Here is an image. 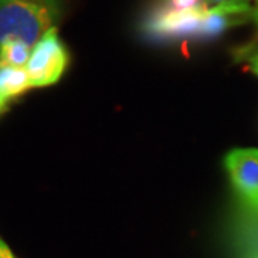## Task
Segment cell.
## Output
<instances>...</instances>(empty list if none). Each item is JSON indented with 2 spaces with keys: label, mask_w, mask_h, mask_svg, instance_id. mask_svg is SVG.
<instances>
[{
  "label": "cell",
  "mask_w": 258,
  "mask_h": 258,
  "mask_svg": "<svg viewBox=\"0 0 258 258\" xmlns=\"http://www.w3.org/2000/svg\"><path fill=\"white\" fill-rule=\"evenodd\" d=\"M29 75L25 68H0V95L12 99L30 89Z\"/></svg>",
  "instance_id": "8992f818"
},
{
  "label": "cell",
  "mask_w": 258,
  "mask_h": 258,
  "mask_svg": "<svg viewBox=\"0 0 258 258\" xmlns=\"http://www.w3.org/2000/svg\"><path fill=\"white\" fill-rule=\"evenodd\" d=\"M57 6L33 5L20 0H0V46L22 42L30 49L53 26Z\"/></svg>",
  "instance_id": "6da1fadb"
},
{
  "label": "cell",
  "mask_w": 258,
  "mask_h": 258,
  "mask_svg": "<svg viewBox=\"0 0 258 258\" xmlns=\"http://www.w3.org/2000/svg\"><path fill=\"white\" fill-rule=\"evenodd\" d=\"M26 3H33V5H43V6H57L56 0H20Z\"/></svg>",
  "instance_id": "30bf717a"
},
{
  "label": "cell",
  "mask_w": 258,
  "mask_h": 258,
  "mask_svg": "<svg viewBox=\"0 0 258 258\" xmlns=\"http://www.w3.org/2000/svg\"><path fill=\"white\" fill-rule=\"evenodd\" d=\"M0 258H16L9 249V247L2 240H0Z\"/></svg>",
  "instance_id": "9c48e42d"
},
{
  "label": "cell",
  "mask_w": 258,
  "mask_h": 258,
  "mask_svg": "<svg viewBox=\"0 0 258 258\" xmlns=\"http://www.w3.org/2000/svg\"><path fill=\"white\" fill-rule=\"evenodd\" d=\"M69 62V53L57 36L56 28L47 30L32 49L26 72L32 88H43L56 83Z\"/></svg>",
  "instance_id": "3957f363"
},
{
  "label": "cell",
  "mask_w": 258,
  "mask_h": 258,
  "mask_svg": "<svg viewBox=\"0 0 258 258\" xmlns=\"http://www.w3.org/2000/svg\"><path fill=\"white\" fill-rule=\"evenodd\" d=\"M251 69H252L254 74L258 75V53L255 56H252V59H251Z\"/></svg>",
  "instance_id": "8fae6325"
},
{
  "label": "cell",
  "mask_w": 258,
  "mask_h": 258,
  "mask_svg": "<svg viewBox=\"0 0 258 258\" xmlns=\"http://www.w3.org/2000/svg\"><path fill=\"white\" fill-rule=\"evenodd\" d=\"M257 3H258V0H257Z\"/></svg>",
  "instance_id": "2e32d148"
},
{
  "label": "cell",
  "mask_w": 258,
  "mask_h": 258,
  "mask_svg": "<svg viewBox=\"0 0 258 258\" xmlns=\"http://www.w3.org/2000/svg\"><path fill=\"white\" fill-rule=\"evenodd\" d=\"M210 9L205 3L191 10H172L162 5L145 22V32L158 39H179L185 36H200L204 16Z\"/></svg>",
  "instance_id": "277c9868"
},
{
  "label": "cell",
  "mask_w": 258,
  "mask_h": 258,
  "mask_svg": "<svg viewBox=\"0 0 258 258\" xmlns=\"http://www.w3.org/2000/svg\"><path fill=\"white\" fill-rule=\"evenodd\" d=\"M32 49L22 42H6L0 46V68H25Z\"/></svg>",
  "instance_id": "52a82bcc"
},
{
  "label": "cell",
  "mask_w": 258,
  "mask_h": 258,
  "mask_svg": "<svg viewBox=\"0 0 258 258\" xmlns=\"http://www.w3.org/2000/svg\"><path fill=\"white\" fill-rule=\"evenodd\" d=\"M6 105H8V99H5V98L0 95V113L6 109Z\"/></svg>",
  "instance_id": "7c38bea8"
},
{
  "label": "cell",
  "mask_w": 258,
  "mask_h": 258,
  "mask_svg": "<svg viewBox=\"0 0 258 258\" xmlns=\"http://www.w3.org/2000/svg\"><path fill=\"white\" fill-rule=\"evenodd\" d=\"M252 18L255 19V22L258 23V8L257 9H254V15H252Z\"/></svg>",
  "instance_id": "9a60e30c"
},
{
  "label": "cell",
  "mask_w": 258,
  "mask_h": 258,
  "mask_svg": "<svg viewBox=\"0 0 258 258\" xmlns=\"http://www.w3.org/2000/svg\"><path fill=\"white\" fill-rule=\"evenodd\" d=\"M237 195L248 210L251 222L242 231L258 235V149H234L224 159Z\"/></svg>",
  "instance_id": "7a4b0ae2"
},
{
  "label": "cell",
  "mask_w": 258,
  "mask_h": 258,
  "mask_svg": "<svg viewBox=\"0 0 258 258\" xmlns=\"http://www.w3.org/2000/svg\"><path fill=\"white\" fill-rule=\"evenodd\" d=\"M205 5V0H166L165 6L172 10H191Z\"/></svg>",
  "instance_id": "ba28073f"
},
{
  "label": "cell",
  "mask_w": 258,
  "mask_h": 258,
  "mask_svg": "<svg viewBox=\"0 0 258 258\" xmlns=\"http://www.w3.org/2000/svg\"><path fill=\"white\" fill-rule=\"evenodd\" d=\"M244 258H258V249H252V251L247 252Z\"/></svg>",
  "instance_id": "5bb4252c"
},
{
  "label": "cell",
  "mask_w": 258,
  "mask_h": 258,
  "mask_svg": "<svg viewBox=\"0 0 258 258\" xmlns=\"http://www.w3.org/2000/svg\"><path fill=\"white\" fill-rule=\"evenodd\" d=\"M252 15L254 9L251 8L249 0H232L217 5L207 10L200 36H220L231 26L241 25L248 18H252Z\"/></svg>",
  "instance_id": "5b68a950"
},
{
  "label": "cell",
  "mask_w": 258,
  "mask_h": 258,
  "mask_svg": "<svg viewBox=\"0 0 258 258\" xmlns=\"http://www.w3.org/2000/svg\"><path fill=\"white\" fill-rule=\"evenodd\" d=\"M227 2H232V0H205L207 5H221V3H227Z\"/></svg>",
  "instance_id": "4fadbf2b"
}]
</instances>
